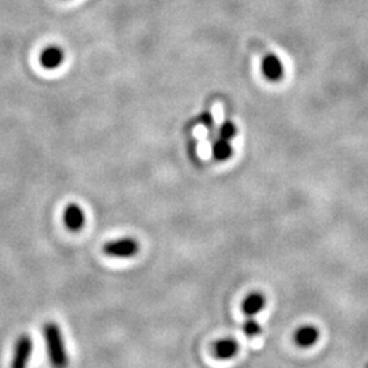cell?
Masks as SVG:
<instances>
[{
  "label": "cell",
  "instance_id": "6da1fadb",
  "mask_svg": "<svg viewBox=\"0 0 368 368\" xmlns=\"http://www.w3.org/2000/svg\"><path fill=\"white\" fill-rule=\"evenodd\" d=\"M42 333L51 367L68 368L70 357L61 326L56 322L49 321L42 326Z\"/></svg>",
  "mask_w": 368,
  "mask_h": 368
},
{
  "label": "cell",
  "instance_id": "7a4b0ae2",
  "mask_svg": "<svg viewBox=\"0 0 368 368\" xmlns=\"http://www.w3.org/2000/svg\"><path fill=\"white\" fill-rule=\"evenodd\" d=\"M102 254L109 258H116V259H130L138 255L141 251V245L135 238L127 236L115 239L111 242H106L102 245Z\"/></svg>",
  "mask_w": 368,
  "mask_h": 368
},
{
  "label": "cell",
  "instance_id": "3957f363",
  "mask_svg": "<svg viewBox=\"0 0 368 368\" xmlns=\"http://www.w3.org/2000/svg\"><path fill=\"white\" fill-rule=\"evenodd\" d=\"M35 349V343L30 334L23 333L16 341L10 368H27Z\"/></svg>",
  "mask_w": 368,
  "mask_h": 368
},
{
  "label": "cell",
  "instance_id": "277c9868",
  "mask_svg": "<svg viewBox=\"0 0 368 368\" xmlns=\"http://www.w3.org/2000/svg\"><path fill=\"white\" fill-rule=\"evenodd\" d=\"M261 68H262L264 77L270 82L281 81L286 74L284 63L276 54H267L262 59Z\"/></svg>",
  "mask_w": 368,
  "mask_h": 368
},
{
  "label": "cell",
  "instance_id": "5b68a950",
  "mask_svg": "<svg viewBox=\"0 0 368 368\" xmlns=\"http://www.w3.org/2000/svg\"><path fill=\"white\" fill-rule=\"evenodd\" d=\"M63 223L70 232H80L86 224V214L80 204H70L63 211Z\"/></svg>",
  "mask_w": 368,
  "mask_h": 368
},
{
  "label": "cell",
  "instance_id": "8992f818",
  "mask_svg": "<svg viewBox=\"0 0 368 368\" xmlns=\"http://www.w3.org/2000/svg\"><path fill=\"white\" fill-rule=\"evenodd\" d=\"M239 349H240L239 343L235 338L228 337V338L217 340L211 347V352L213 356L219 360H229L238 355Z\"/></svg>",
  "mask_w": 368,
  "mask_h": 368
},
{
  "label": "cell",
  "instance_id": "52a82bcc",
  "mask_svg": "<svg viewBox=\"0 0 368 368\" xmlns=\"http://www.w3.org/2000/svg\"><path fill=\"white\" fill-rule=\"evenodd\" d=\"M63 61H64V52L61 47L49 45L44 48V51L40 54V64L47 70L58 68Z\"/></svg>",
  "mask_w": 368,
  "mask_h": 368
},
{
  "label": "cell",
  "instance_id": "ba28073f",
  "mask_svg": "<svg viewBox=\"0 0 368 368\" xmlns=\"http://www.w3.org/2000/svg\"><path fill=\"white\" fill-rule=\"evenodd\" d=\"M266 306L265 295L262 292H251L245 296L242 305V311L245 317H255Z\"/></svg>",
  "mask_w": 368,
  "mask_h": 368
},
{
  "label": "cell",
  "instance_id": "9c48e42d",
  "mask_svg": "<svg viewBox=\"0 0 368 368\" xmlns=\"http://www.w3.org/2000/svg\"><path fill=\"white\" fill-rule=\"evenodd\" d=\"M295 343L299 348H311L319 340V330L312 325L299 327L295 333Z\"/></svg>",
  "mask_w": 368,
  "mask_h": 368
},
{
  "label": "cell",
  "instance_id": "30bf717a",
  "mask_svg": "<svg viewBox=\"0 0 368 368\" xmlns=\"http://www.w3.org/2000/svg\"><path fill=\"white\" fill-rule=\"evenodd\" d=\"M233 153V149H232V145L224 138H220L217 140L216 142L213 143V147H211V154L213 157L217 160V161H226L231 159Z\"/></svg>",
  "mask_w": 368,
  "mask_h": 368
},
{
  "label": "cell",
  "instance_id": "8fae6325",
  "mask_svg": "<svg viewBox=\"0 0 368 368\" xmlns=\"http://www.w3.org/2000/svg\"><path fill=\"white\" fill-rule=\"evenodd\" d=\"M219 133H220V138H224V140L231 141V140H233V138L236 137V134H238V127H236L235 123L231 122V121H226V122L223 123V124L220 125Z\"/></svg>",
  "mask_w": 368,
  "mask_h": 368
},
{
  "label": "cell",
  "instance_id": "7c38bea8",
  "mask_svg": "<svg viewBox=\"0 0 368 368\" xmlns=\"http://www.w3.org/2000/svg\"><path fill=\"white\" fill-rule=\"evenodd\" d=\"M243 331H245V334L247 337L254 338V337H257V336L261 334L262 327H261V325H259L255 319H252V317H250V318L245 321V325H243Z\"/></svg>",
  "mask_w": 368,
  "mask_h": 368
},
{
  "label": "cell",
  "instance_id": "4fadbf2b",
  "mask_svg": "<svg viewBox=\"0 0 368 368\" xmlns=\"http://www.w3.org/2000/svg\"><path fill=\"white\" fill-rule=\"evenodd\" d=\"M200 121H201V123L204 124L206 128H211L213 124H214V119H213V116H211L210 112H204V114L201 115Z\"/></svg>",
  "mask_w": 368,
  "mask_h": 368
}]
</instances>
